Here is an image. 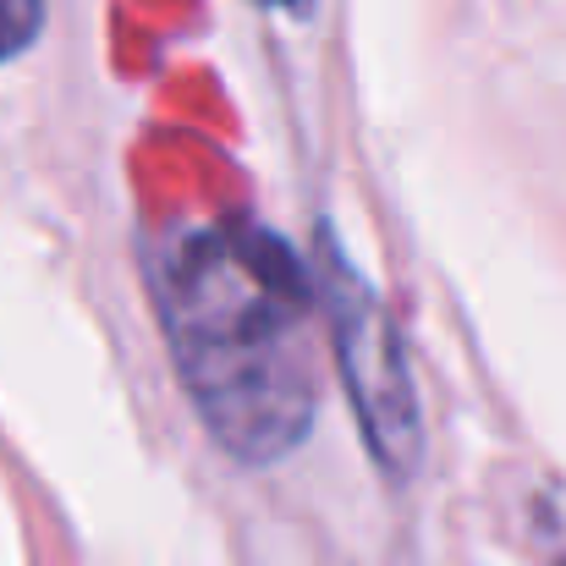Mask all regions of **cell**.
<instances>
[{"label":"cell","instance_id":"3","mask_svg":"<svg viewBox=\"0 0 566 566\" xmlns=\"http://www.w3.org/2000/svg\"><path fill=\"white\" fill-rule=\"evenodd\" d=\"M44 28V0H0V61L22 55Z\"/></svg>","mask_w":566,"mask_h":566},{"label":"cell","instance_id":"2","mask_svg":"<svg viewBox=\"0 0 566 566\" xmlns=\"http://www.w3.org/2000/svg\"><path fill=\"white\" fill-rule=\"evenodd\" d=\"M314 297H325L336 369H342L347 401L364 423V440H369L375 462L396 484L412 479V468L423 457V418H418V390H412V375H407V353H401L379 297L342 253L319 259V292Z\"/></svg>","mask_w":566,"mask_h":566},{"label":"cell","instance_id":"1","mask_svg":"<svg viewBox=\"0 0 566 566\" xmlns=\"http://www.w3.org/2000/svg\"><path fill=\"white\" fill-rule=\"evenodd\" d=\"M308 308V275L259 226H209L166 253L160 325L198 418L237 462H281L314 423Z\"/></svg>","mask_w":566,"mask_h":566}]
</instances>
